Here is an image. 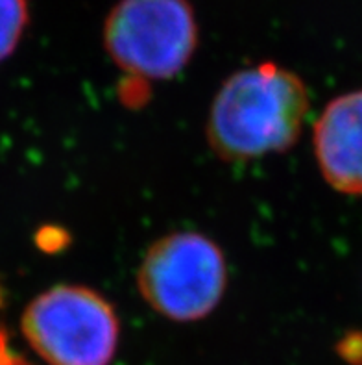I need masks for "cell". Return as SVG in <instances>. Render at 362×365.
Instances as JSON below:
<instances>
[{"instance_id":"6","label":"cell","mask_w":362,"mask_h":365,"mask_svg":"<svg viewBox=\"0 0 362 365\" xmlns=\"http://www.w3.org/2000/svg\"><path fill=\"white\" fill-rule=\"evenodd\" d=\"M28 23V0H0V63L17 51Z\"/></svg>"},{"instance_id":"5","label":"cell","mask_w":362,"mask_h":365,"mask_svg":"<svg viewBox=\"0 0 362 365\" xmlns=\"http://www.w3.org/2000/svg\"><path fill=\"white\" fill-rule=\"evenodd\" d=\"M312 141L324 180L340 193L362 195V89L321 110Z\"/></svg>"},{"instance_id":"1","label":"cell","mask_w":362,"mask_h":365,"mask_svg":"<svg viewBox=\"0 0 362 365\" xmlns=\"http://www.w3.org/2000/svg\"><path fill=\"white\" fill-rule=\"evenodd\" d=\"M307 113L309 91L299 74L265 61L224 80L207 117V143L231 163L287 153Z\"/></svg>"},{"instance_id":"2","label":"cell","mask_w":362,"mask_h":365,"mask_svg":"<svg viewBox=\"0 0 362 365\" xmlns=\"http://www.w3.org/2000/svg\"><path fill=\"white\" fill-rule=\"evenodd\" d=\"M228 287L224 250L202 232L179 230L148 247L137 269L142 301L172 323H196L218 308Z\"/></svg>"},{"instance_id":"10","label":"cell","mask_w":362,"mask_h":365,"mask_svg":"<svg viewBox=\"0 0 362 365\" xmlns=\"http://www.w3.org/2000/svg\"><path fill=\"white\" fill-rule=\"evenodd\" d=\"M4 304V292H2V286H0V308Z\"/></svg>"},{"instance_id":"3","label":"cell","mask_w":362,"mask_h":365,"mask_svg":"<svg viewBox=\"0 0 362 365\" xmlns=\"http://www.w3.org/2000/svg\"><path fill=\"white\" fill-rule=\"evenodd\" d=\"M21 330L46 365H110L119 349L120 319L97 289L58 284L28 302Z\"/></svg>"},{"instance_id":"4","label":"cell","mask_w":362,"mask_h":365,"mask_svg":"<svg viewBox=\"0 0 362 365\" xmlns=\"http://www.w3.org/2000/svg\"><path fill=\"white\" fill-rule=\"evenodd\" d=\"M200 41L188 0H119L104 23V48L129 76L170 80L193 60Z\"/></svg>"},{"instance_id":"9","label":"cell","mask_w":362,"mask_h":365,"mask_svg":"<svg viewBox=\"0 0 362 365\" xmlns=\"http://www.w3.org/2000/svg\"><path fill=\"white\" fill-rule=\"evenodd\" d=\"M0 365H32V361L14 347L11 336L4 327H0Z\"/></svg>"},{"instance_id":"8","label":"cell","mask_w":362,"mask_h":365,"mask_svg":"<svg viewBox=\"0 0 362 365\" xmlns=\"http://www.w3.org/2000/svg\"><path fill=\"white\" fill-rule=\"evenodd\" d=\"M70 243V234L63 227H55V225H45L36 232V245L46 252H60Z\"/></svg>"},{"instance_id":"7","label":"cell","mask_w":362,"mask_h":365,"mask_svg":"<svg viewBox=\"0 0 362 365\" xmlns=\"http://www.w3.org/2000/svg\"><path fill=\"white\" fill-rule=\"evenodd\" d=\"M119 98L124 106L139 110L150 101V82L126 74L119 86Z\"/></svg>"}]
</instances>
